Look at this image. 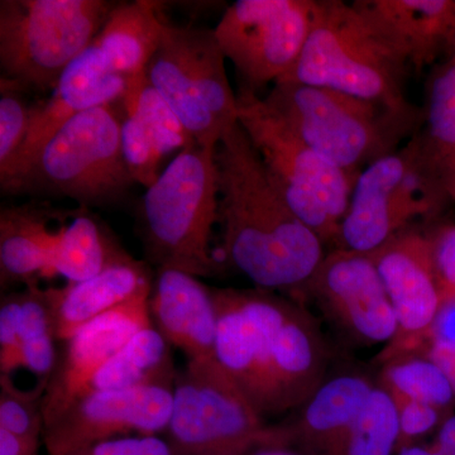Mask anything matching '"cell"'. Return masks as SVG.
<instances>
[{
    "instance_id": "ab89813d",
    "label": "cell",
    "mask_w": 455,
    "mask_h": 455,
    "mask_svg": "<svg viewBox=\"0 0 455 455\" xmlns=\"http://www.w3.org/2000/svg\"><path fill=\"white\" fill-rule=\"evenodd\" d=\"M41 442L0 429V455H40Z\"/></svg>"
},
{
    "instance_id": "60d3db41",
    "label": "cell",
    "mask_w": 455,
    "mask_h": 455,
    "mask_svg": "<svg viewBox=\"0 0 455 455\" xmlns=\"http://www.w3.org/2000/svg\"><path fill=\"white\" fill-rule=\"evenodd\" d=\"M431 444L442 455H455V412L445 418Z\"/></svg>"
},
{
    "instance_id": "277c9868",
    "label": "cell",
    "mask_w": 455,
    "mask_h": 455,
    "mask_svg": "<svg viewBox=\"0 0 455 455\" xmlns=\"http://www.w3.org/2000/svg\"><path fill=\"white\" fill-rule=\"evenodd\" d=\"M215 149L193 145L179 152L143 196L140 238L157 268L199 278L223 271L212 244L220 211Z\"/></svg>"
},
{
    "instance_id": "2e32d148",
    "label": "cell",
    "mask_w": 455,
    "mask_h": 455,
    "mask_svg": "<svg viewBox=\"0 0 455 455\" xmlns=\"http://www.w3.org/2000/svg\"><path fill=\"white\" fill-rule=\"evenodd\" d=\"M149 298L116 307L82 326L65 341L44 400V427L80 396L94 374L140 329L152 325Z\"/></svg>"
},
{
    "instance_id": "74e56055",
    "label": "cell",
    "mask_w": 455,
    "mask_h": 455,
    "mask_svg": "<svg viewBox=\"0 0 455 455\" xmlns=\"http://www.w3.org/2000/svg\"><path fill=\"white\" fill-rule=\"evenodd\" d=\"M68 455H175L166 439L158 435L122 436L97 443Z\"/></svg>"
},
{
    "instance_id": "ba28073f",
    "label": "cell",
    "mask_w": 455,
    "mask_h": 455,
    "mask_svg": "<svg viewBox=\"0 0 455 455\" xmlns=\"http://www.w3.org/2000/svg\"><path fill=\"white\" fill-rule=\"evenodd\" d=\"M116 5L106 0H2V79L23 92H53Z\"/></svg>"
},
{
    "instance_id": "44dd1931",
    "label": "cell",
    "mask_w": 455,
    "mask_h": 455,
    "mask_svg": "<svg viewBox=\"0 0 455 455\" xmlns=\"http://www.w3.org/2000/svg\"><path fill=\"white\" fill-rule=\"evenodd\" d=\"M154 277L145 262L132 259L82 283L53 287L57 340L65 343L97 317L139 299L149 298Z\"/></svg>"
},
{
    "instance_id": "d6a6232c",
    "label": "cell",
    "mask_w": 455,
    "mask_h": 455,
    "mask_svg": "<svg viewBox=\"0 0 455 455\" xmlns=\"http://www.w3.org/2000/svg\"><path fill=\"white\" fill-rule=\"evenodd\" d=\"M25 92L0 77V173L13 163L28 133L33 106Z\"/></svg>"
},
{
    "instance_id": "e0dca14e",
    "label": "cell",
    "mask_w": 455,
    "mask_h": 455,
    "mask_svg": "<svg viewBox=\"0 0 455 455\" xmlns=\"http://www.w3.org/2000/svg\"><path fill=\"white\" fill-rule=\"evenodd\" d=\"M272 371L283 412L301 406L325 381L328 349L307 307L265 290Z\"/></svg>"
},
{
    "instance_id": "4fadbf2b",
    "label": "cell",
    "mask_w": 455,
    "mask_h": 455,
    "mask_svg": "<svg viewBox=\"0 0 455 455\" xmlns=\"http://www.w3.org/2000/svg\"><path fill=\"white\" fill-rule=\"evenodd\" d=\"M172 405V386L88 392L44 427L42 442L49 455H68L131 434L158 435L169 425Z\"/></svg>"
},
{
    "instance_id": "d4e9b609",
    "label": "cell",
    "mask_w": 455,
    "mask_h": 455,
    "mask_svg": "<svg viewBox=\"0 0 455 455\" xmlns=\"http://www.w3.org/2000/svg\"><path fill=\"white\" fill-rule=\"evenodd\" d=\"M132 259L103 220L80 208L74 211L70 223L60 228L51 271L68 283H82Z\"/></svg>"
},
{
    "instance_id": "f546056e",
    "label": "cell",
    "mask_w": 455,
    "mask_h": 455,
    "mask_svg": "<svg viewBox=\"0 0 455 455\" xmlns=\"http://www.w3.org/2000/svg\"><path fill=\"white\" fill-rule=\"evenodd\" d=\"M397 439L396 405L377 383L355 423L324 455H396Z\"/></svg>"
},
{
    "instance_id": "1f68e13d",
    "label": "cell",
    "mask_w": 455,
    "mask_h": 455,
    "mask_svg": "<svg viewBox=\"0 0 455 455\" xmlns=\"http://www.w3.org/2000/svg\"><path fill=\"white\" fill-rule=\"evenodd\" d=\"M49 379H38L31 390H22L11 374L0 373V429L14 435L42 440L44 400Z\"/></svg>"
},
{
    "instance_id": "9a60e30c",
    "label": "cell",
    "mask_w": 455,
    "mask_h": 455,
    "mask_svg": "<svg viewBox=\"0 0 455 455\" xmlns=\"http://www.w3.org/2000/svg\"><path fill=\"white\" fill-rule=\"evenodd\" d=\"M214 359L263 416L283 412L278 396L265 310V290L215 289Z\"/></svg>"
},
{
    "instance_id": "f35d334b",
    "label": "cell",
    "mask_w": 455,
    "mask_h": 455,
    "mask_svg": "<svg viewBox=\"0 0 455 455\" xmlns=\"http://www.w3.org/2000/svg\"><path fill=\"white\" fill-rule=\"evenodd\" d=\"M427 347L455 349V300L443 302L431 326Z\"/></svg>"
},
{
    "instance_id": "7bdbcfd3",
    "label": "cell",
    "mask_w": 455,
    "mask_h": 455,
    "mask_svg": "<svg viewBox=\"0 0 455 455\" xmlns=\"http://www.w3.org/2000/svg\"><path fill=\"white\" fill-rule=\"evenodd\" d=\"M396 455H442L436 451L435 447L433 444H423V443H419V444L410 445V447H406L401 449L400 451H397Z\"/></svg>"
},
{
    "instance_id": "7a4b0ae2",
    "label": "cell",
    "mask_w": 455,
    "mask_h": 455,
    "mask_svg": "<svg viewBox=\"0 0 455 455\" xmlns=\"http://www.w3.org/2000/svg\"><path fill=\"white\" fill-rule=\"evenodd\" d=\"M410 68L406 57L355 2L314 0L307 44L283 80L412 112L416 108L405 97Z\"/></svg>"
},
{
    "instance_id": "ffe728a7",
    "label": "cell",
    "mask_w": 455,
    "mask_h": 455,
    "mask_svg": "<svg viewBox=\"0 0 455 455\" xmlns=\"http://www.w3.org/2000/svg\"><path fill=\"white\" fill-rule=\"evenodd\" d=\"M421 71L455 47V0H357L355 2Z\"/></svg>"
},
{
    "instance_id": "b9f144b4",
    "label": "cell",
    "mask_w": 455,
    "mask_h": 455,
    "mask_svg": "<svg viewBox=\"0 0 455 455\" xmlns=\"http://www.w3.org/2000/svg\"><path fill=\"white\" fill-rule=\"evenodd\" d=\"M425 353L433 361H435L447 374L455 396V349L443 348V347H427Z\"/></svg>"
},
{
    "instance_id": "30bf717a",
    "label": "cell",
    "mask_w": 455,
    "mask_h": 455,
    "mask_svg": "<svg viewBox=\"0 0 455 455\" xmlns=\"http://www.w3.org/2000/svg\"><path fill=\"white\" fill-rule=\"evenodd\" d=\"M447 202L414 136L359 173L335 248L373 253L414 220L438 214Z\"/></svg>"
},
{
    "instance_id": "3957f363",
    "label": "cell",
    "mask_w": 455,
    "mask_h": 455,
    "mask_svg": "<svg viewBox=\"0 0 455 455\" xmlns=\"http://www.w3.org/2000/svg\"><path fill=\"white\" fill-rule=\"evenodd\" d=\"M123 116L121 100L77 114L28 164L0 181L2 193L62 197L85 209L124 202L136 182L123 158Z\"/></svg>"
},
{
    "instance_id": "8fae6325",
    "label": "cell",
    "mask_w": 455,
    "mask_h": 455,
    "mask_svg": "<svg viewBox=\"0 0 455 455\" xmlns=\"http://www.w3.org/2000/svg\"><path fill=\"white\" fill-rule=\"evenodd\" d=\"M314 0H238L214 28L221 51L259 94L283 80L298 62L313 20Z\"/></svg>"
},
{
    "instance_id": "4316f807",
    "label": "cell",
    "mask_w": 455,
    "mask_h": 455,
    "mask_svg": "<svg viewBox=\"0 0 455 455\" xmlns=\"http://www.w3.org/2000/svg\"><path fill=\"white\" fill-rule=\"evenodd\" d=\"M425 127L416 136L425 163L455 203V56L436 68L427 86Z\"/></svg>"
},
{
    "instance_id": "8992f818",
    "label": "cell",
    "mask_w": 455,
    "mask_h": 455,
    "mask_svg": "<svg viewBox=\"0 0 455 455\" xmlns=\"http://www.w3.org/2000/svg\"><path fill=\"white\" fill-rule=\"evenodd\" d=\"M164 439L175 455H250L293 447L287 424H268L215 359L188 361L179 371Z\"/></svg>"
},
{
    "instance_id": "4dcf8cb0",
    "label": "cell",
    "mask_w": 455,
    "mask_h": 455,
    "mask_svg": "<svg viewBox=\"0 0 455 455\" xmlns=\"http://www.w3.org/2000/svg\"><path fill=\"white\" fill-rule=\"evenodd\" d=\"M121 103L125 114L142 123L164 156L196 145L146 74L127 79V89Z\"/></svg>"
},
{
    "instance_id": "cb8c5ba5",
    "label": "cell",
    "mask_w": 455,
    "mask_h": 455,
    "mask_svg": "<svg viewBox=\"0 0 455 455\" xmlns=\"http://www.w3.org/2000/svg\"><path fill=\"white\" fill-rule=\"evenodd\" d=\"M166 20L156 2L137 0L116 4L92 44L114 74H145L163 38Z\"/></svg>"
},
{
    "instance_id": "836d02e7",
    "label": "cell",
    "mask_w": 455,
    "mask_h": 455,
    "mask_svg": "<svg viewBox=\"0 0 455 455\" xmlns=\"http://www.w3.org/2000/svg\"><path fill=\"white\" fill-rule=\"evenodd\" d=\"M121 142L123 158L132 179L143 188H151L163 173L161 164L164 156L142 123L125 113L122 122Z\"/></svg>"
},
{
    "instance_id": "e575fe53",
    "label": "cell",
    "mask_w": 455,
    "mask_h": 455,
    "mask_svg": "<svg viewBox=\"0 0 455 455\" xmlns=\"http://www.w3.org/2000/svg\"><path fill=\"white\" fill-rule=\"evenodd\" d=\"M394 398L398 421L397 451L410 445L419 444L430 434H435L445 418L436 407L407 398Z\"/></svg>"
},
{
    "instance_id": "f6af8a7d",
    "label": "cell",
    "mask_w": 455,
    "mask_h": 455,
    "mask_svg": "<svg viewBox=\"0 0 455 455\" xmlns=\"http://www.w3.org/2000/svg\"><path fill=\"white\" fill-rule=\"evenodd\" d=\"M453 56H455V47H454V55Z\"/></svg>"
},
{
    "instance_id": "52a82bcc",
    "label": "cell",
    "mask_w": 455,
    "mask_h": 455,
    "mask_svg": "<svg viewBox=\"0 0 455 455\" xmlns=\"http://www.w3.org/2000/svg\"><path fill=\"white\" fill-rule=\"evenodd\" d=\"M238 122L272 184L323 243H337L358 176L325 160L272 112L263 98L239 89Z\"/></svg>"
},
{
    "instance_id": "7402d4cb",
    "label": "cell",
    "mask_w": 455,
    "mask_h": 455,
    "mask_svg": "<svg viewBox=\"0 0 455 455\" xmlns=\"http://www.w3.org/2000/svg\"><path fill=\"white\" fill-rule=\"evenodd\" d=\"M377 381L358 372L329 377L301 406L287 427L293 445L305 455H324L352 427Z\"/></svg>"
},
{
    "instance_id": "603a6c76",
    "label": "cell",
    "mask_w": 455,
    "mask_h": 455,
    "mask_svg": "<svg viewBox=\"0 0 455 455\" xmlns=\"http://www.w3.org/2000/svg\"><path fill=\"white\" fill-rule=\"evenodd\" d=\"M64 220L51 206L40 204L3 206L0 211V286L37 283L52 276L53 251L59 229L52 221Z\"/></svg>"
},
{
    "instance_id": "5b68a950",
    "label": "cell",
    "mask_w": 455,
    "mask_h": 455,
    "mask_svg": "<svg viewBox=\"0 0 455 455\" xmlns=\"http://www.w3.org/2000/svg\"><path fill=\"white\" fill-rule=\"evenodd\" d=\"M263 100L317 154L355 176L394 154L420 121L419 109L396 112L337 90L284 80Z\"/></svg>"
},
{
    "instance_id": "f1b7e54d",
    "label": "cell",
    "mask_w": 455,
    "mask_h": 455,
    "mask_svg": "<svg viewBox=\"0 0 455 455\" xmlns=\"http://www.w3.org/2000/svg\"><path fill=\"white\" fill-rule=\"evenodd\" d=\"M22 367L38 379H49L55 370L60 353L56 349L53 287L29 284L20 291V320Z\"/></svg>"
},
{
    "instance_id": "8d00e7d4",
    "label": "cell",
    "mask_w": 455,
    "mask_h": 455,
    "mask_svg": "<svg viewBox=\"0 0 455 455\" xmlns=\"http://www.w3.org/2000/svg\"><path fill=\"white\" fill-rule=\"evenodd\" d=\"M20 291L5 293L0 301V373L22 367L20 338Z\"/></svg>"
},
{
    "instance_id": "ee69618b",
    "label": "cell",
    "mask_w": 455,
    "mask_h": 455,
    "mask_svg": "<svg viewBox=\"0 0 455 455\" xmlns=\"http://www.w3.org/2000/svg\"><path fill=\"white\" fill-rule=\"evenodd\" d=\"M250 455H305L292 451L291 448H266L259 449V451H253Z\"/></svg>"
},
{
    "instance_id": "d6986e66",
    "label": "cell",
    "mask_w": 455,
    "mask_h": 455,
    "mask_svg": "<svg viewBox=\"0 0 455 455\" xmlns=\"http://www.w3.org/2000/svg\"><path fill=\"white\" fill-rule=\"evenodd\" d=\"M148 305L152 324L188 361L214 359L217 310L212 287L188 272L157 268Z\"/></svg>"
},
{
    "instance_id": "d590c367",
    "label": "cell",
    "mask_w": 455,
    "mask_h": 455,
    "mask_svg": "<svg viewBox=\"0 0 455 455\" xmlns=\"http://www.w3.org/2000/svg\"><path fill=\"white\" fill-rule=\"evenodd\" d=\"M427 236L442 304L455 300V224L436 227Z\"/></svg>"
},
{
    "instance_id": "83f0119b",
    "label": "cell",
    "mask_w": 455,
    "mask_h": 455,
    "mask_svg": "<svg viewBox=\"0 0 455 455\" xmlns=\"http://www.w3.org/2000/svg\"><path fill=\"white\" fill-rule=\"evenodd\" d=\"M377 383L392 397L427 403L448 415L454 412L455 396L448 376L425 352L385 362Z\"/></svg>"
},
{
    "instance_id": "484cf974",
    "label": "cell",
    "mask_w": 455,
    "mask_h": 455,
    "mask_svg": "<svg viewBox=\"0 0 455 455\" xmlns=\"http://www.w3.org/2000/svg\"><path fill=\"white\" fill-rule=\"evenodd\" d=\"M172 347L154 324L137 331L92 377L84 394L145 386L175 387Z\"/></svg>"
},
{
    "instance_id": "7c38bea8",
    "label": "cell",
    "mask_w": 455,
    "mask_h": 455,
    "mask_svg": "<svg viewBox=\"0 0 455 455\" xmlns=\"http://www.w3.org/2000/svg\"><path fill=\"white\" fill-rule=\"evenodd\" d=\"M305 300L358 346L386 347L396 334V317L370 254L341 248L326 253L298 302Z\"/></svg>"
},
{
    "instance_id": "9c48e42d",
    "label": "cell",
    "mask_w": 455,
    "mask_h": 455,
    "mask_svg": "<svg viewBox=\"0 0 455 455\" xmlns=\"http://www.w3.org/2000/svg\"><path fill=\"white\" fill-rule=\"evenodd\" d=\"M214 29L164 23L145 74L196 145L217 148L238 124V98Z\"/></svg>"
},
{
    "instance_id": "5bb4252c",
    "label": "cell",
    "mask_w": 455,
    "mask_h": 455,
    "mask_svg": "<svg viewBox=\"0 0 455 455\" xmlns=\"http://www.w3.org/2000/svg\"><path fill=\"white\" fill-rule=\"evenodd\" d=\"M396 317V334L383 347L379 363L425 352L431 326L442 307L427 233L403 230L370 253Z\"/></svg>"
},
{
    "instance_id": "6da1fadb",
    "label": "cell",
    "mask_w": 455,
    "mask_h": 455,
    "mask_svg": "<svg viewBox=\"0 0 455 455\" xmlns=\"http://www.w3.org/2000/svg\"><path fill=\"white\" fill-rule=\"evenodd\" d=\"M215 164L223 259L259 289L299 301L325 244L284 202L239 123L217 146Z\"/></svg>"
},
{
    "instance_id": "ac0fdd59",
    "label": "cell",
    "mask_w": 455,
    "mask_h": 455,
    "mask_svg": "<svg viewBox=\"0 0 455 455\" xmlns=\"http://www.w3.org/2000/svg\"><path fill=\"white\" fill-rule=\"evenodd\" d=\"M125 89L127 77L112 73L97 46L90 44L66 68L52 95L32 107L25 143L11 166L0 173V181L28 164L57 131L77 114L121 100Z\"/></svg>"
}]
</instances>
